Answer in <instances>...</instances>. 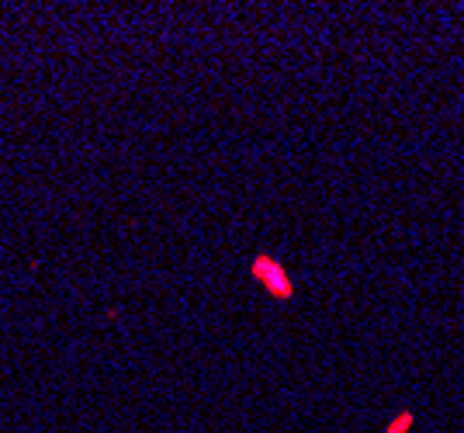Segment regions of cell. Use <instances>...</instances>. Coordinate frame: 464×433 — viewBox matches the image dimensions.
<instances>
[{
  "label": "cell",
  "mask_w": 464,
  "mask_h": 433,
  "mask_svg": "<svg viewBox=\"0 0 464 433\" xmlns=\"http://www.w3.org/2000/svg\"><path fill=\"white\" fill-rule=\"evenodd\" d=\"M253 277H256V281H264V288H267L274 298H291L288 274L274 264L271 256H256V260H253Z\"/></svg>",
  "instance_id": "obj_1"
},
{
  "label": "cell",
  "mask_w": 464,
  "mask_h": 433,
  "mask_svg": "<svg viewBox=\"0 0 464 433\" xmlns=\"http://www.w3.org/2000/svg\"><path fill=\"white\" fill-rule=\"evenodd\" d=\"M409 423H412V416L402 413V419H392V427H388V433H406Z\"/></svg>",
  "instance_id": "obj_2"
}]
</instances>
